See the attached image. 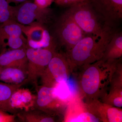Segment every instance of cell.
I'll list each match as a JSON object with an SVG mask.
<instances>
[{"instance_id": "7402d4cb", "label": "cell", "mask_w": 122, "mask_h": 122, "mask_svg": "<svg viewBox=\"0 0 122 122\" xmlns=\"http://www.w3.org/2000/svg\"><path fill=\"white\" fill-rule=\"evenodd\" d=\"M54 1L56 4L60 6L70 7L79 3L89 1L90 0H54Z\"/></svg>"}, {"instance_id": "3957f363", "label": "cell", "mask_w": 122, "mask_h": 122, "mask_svg": "<svg viewBox=\"0 0 122 122\" xmlns=\"http://www.w3.org/2000/svg\"><path fill=\"white\" fill-rule=\"evenodd\" d=\"M85 33L99 37L105 26L89 1L79 3L69 7L66 11Z\"/></svg>"}, {"instance_id": "52a82bcc", "label": "cell", "mask_w": 122, "mask_h": 122, "mask_svg": "<svg viewBox=\"0 0 122 122\" xmlns=\"http://www.w3.org/2000/svg\"><path fill=\"white\" fill-rule=\"evenodd\" d=\"M55 33L59 45L69 50L85 36V33L66 12L57 21Z\"/></svg>"}, {"instance_id": "ba28073f", "label": "cell", "mask_w": 122, "mask_h": 122, "mask_svg": "<svg viewBox=\"0 0 122 122\" xmlns=\"http://www.w3.org/2000/svg\"><path fill=\"white\" fill-rule=\"evenodd\" d=\"M55 88L42 86L38 91L37 96L31 108L53 116H59L64 113L68 105L57 96Z\"/></svg>"}, {"instance_id": "603a6c76", "label": "cell", "mask_w": 122, "mask_h": 122, "mask_svg": "<svg viewBox=\"0 0 122 122\" xmlns=\"http://www.w3.org/2000/svg\"><path fill=\"white\" fill-rule=\"evenodd\" d=\"M16 115L0 109V122H14Z\"/></svg>"}, {"instance_id": "30bf717a", "label": "cell", "mask_w": 122, "mask_h": 122, "mask_svg": "<svg viewBox=\"0 0 122 122\" xmlns=\"http://www.w3.org/2000/svg\"><path fill=\"white\" fill-rule=\"evenodd\" d=\"M21 26L23 33L27 37L28 47L37 49L57 45L45 26H26L22 25Z\"/></svg>"}, {"instance_id": "d4e9b609", "label": "cell", "mask_w": 122, "mask_h": 122, "mask_svg": "<svg viewBox=\"0 0 122 122\" xmlns=\"http://www.w3.org/2000/svg\"><path fill=\"white\" fill-rule=\"evenodd\" d=\"M7 1L10 3L11 2H13V3H15V4H20L25 1L26 0H7Z\"/></svg>"}, {"instance_id": "ffe728a7", "label": "cell", "mask_w": 122, "mask_h": 122, "mask_svg": "<svg viewBox=\"0 0 122 122\" xmlns=\"http://www.w3.org/2000/svg\"><path fill=\"white\" fill-rule=\"evenodd\" d=\"M100 99L101 102L111 106L121 108L122 107V86L110 85L109 91Z\"/></svg>"}, {"instance_id": "2e32d148", "label": "cell", "mask_w": 122, "mask_h": 122, "mask_svg": "<svg viewBox=\"0 0 122 122\" xmlns=\"http://www.w3.org/2000/svg\"><path fill=\"white\" fill-rule=\"evenodd\" d=\"M27 70L17 67L2 68L0 71V81L18 85L27 83Z\"/></svg>"}, {"instance_id": "9c48e42d", "label": "cell", "mask_w": 122, "mask_h": 122, "mask_svg": "<svg viewBox=\"0 0 122 122\" xmlns=\"http://www.w3.org/2000/svg\"><path fill=\"white\" fill-rule=\"evenodd\" d=\"M105 23L113 26L122 18V0H90Z\"/></svg>"}, {"instance_id": "4fadbf2b", "label": "cell", "mask_w": 122, "mask_h": 122, "mask_svg": "<svg viewBox=\"0 0 122 122\" xmlns=\"http://www.w3.org/2000/svg\"><path fill=\"white\" fill-rule=\"evenodd\" d=\"M26 49H10L0 54V68L13 67L27 70Z\"/></svg>"}, {"instance_id": "6da1fadb", "label": "cell", "mask_w": 122, "mask_h": 122, "mask_svg": "<svg viewBox=\"0 0 122 122\" xmlns=\"http://www.w3.org/2000/svg\"><path fill=\"white\" fill-rule=\"evenodd\" d=\"M119 60L113 62L102 59L82 66L78 79L80 97L85 102L99 99L106 93Z\"/></svg>"}, {"instance_id": "d6986e66", "label": "cell", "mask_w": 122, "mask_h": 122, "mask_svg": "<svg viewBox=\"0 0 122 122\" xmlns=\"http://www.w3.org/2000/svg\"><path fill=\"white\" fill-rule=\"evenodd\" d=\"M35 98H33L30 92L26 90H18L12 96L11 103L14 109L20 111L19 109L29 107L33 104Z\"/></svg>"}, {"instance_id": "7c38bea8", "label": "cell", "mask_w": 122, "mask_h": 122, "mask_svg": "<svg viewBox=\"0 0 122 122\" xmlns=\"http://www.w3.org/2000/svg\"><path fill=\"white\" fill-rule=\"evenodd\" d=\"M67 105L65 111L64 121L66 122H98L100 120L87 110L86 103L80 97Z\"/></svg>"}, {"instance_id": "44dd1931", "label": "cell", "mask_w": 122, "mask_h": 122, "mask_svg": "<svg viewBox=\"0 0 122 122\" xmlns=\"http://www.w3.org/2000/svg\"><path fill=\"white\" fill-rule=\"evenodd\" d=\"M7 0H0V24L14 20L12 6Z\"/></svg>"}, {"instance_id": "ac0fdd59", "label": "cell", "mask_w": 122, "mask_h": 122, "mask_svg": "<svg viewBox=\"0 0 122 122\" xmlns=\"http://www.w3.org/2000/svg\"><path fill=\"white\" fill-rule=\"evenodd\" d=\"M16 115L22 122H56L55 116L49 115L41 111L32 108L28 110L20 111Z\"/></svg>"}, {"instance_id": "9a60e30c", "label": "cell", "mask_w": 122, "mask_h": 122, "mask_svg": "<svg viewBox=\"0 0 122 122\" xmlns=\"http://www.w3.org/2000/svg\"><path fill=\"white\" fill-rule=\"evenodd\" d=\"M9 84L0 81V109L16 115L19 111L14 109L11 103V99L15 92L25 84Z\"/></svg>"}, {"instance_id": "277c9868", "label": "cell", "mask_w": 122, "mask_h": 122, "mask_svg": "<svg viewBox=\"0 0 122 122\" xmlns=\"http://www.w3.org/2000/svg\"><path fill=\"white\" fill-rule=\"evenodd\" d=\"M14 20L26 26H45L52 17V11L49 8H41L30 0L12 6Z\"/></svg>"}, {"instance_id": "4316f807", "label": "cell", "mask_w": 122, "mask_h": 122, "mask_svg": "<svg viewBox=\"0 0 122 122\" xmlns=\"http://www.w3.org/2000/svg\"></svg>"}, {"instance_id": "cb8c5ba5", "label": "cell", "mask_w": 122, "mask_h": 122, "mask_svg": "<svg viewBox=\"0 0 122 122\" xmlns=\"http://www.w3.org/2000/svg\"><path fill=\"white\" fill-rule=\"evenodd\" d=\"M34 2L41 8H45L48 7L52 4L54 0H34Z\"/></svg>"}, {"instance_id": "8992f818", "label": "cell", "mask_w": 122, "mask_h": 122, "mask_svg": "<svg viewBox=\"0 0 122 122\" xmlns=\"http://www.w3.org/2000/svg\"><path fill=\"white\" fill-rule=\"evenodd\" d=\"M57 45L47 48L34 49L28 47L26 55L28 59L27 83L37 85L38 79L41 77L56 52Z\"/></svg>"}, {"instance_id": "8fae6325", "label": "cell", "mask_w": 122, "mask_h": 122, "mask_svg": "<svg viewBox=\"0 0 122 122\" xmlns=\"http://www.w3.org/2000/svg\"><path fill=\"white\" fill-rule=\"evenodd\" d=\"M85 103L87 110L100 122H122L121 108L108 105L99 99H94Z\"/></svg>"}, {"instance_id": "5b68a950", "label": "cell", "mask_w": 122, "mask_h": 122, "mask_svg": "<svg viewBox=\"0 0 122 122\" xmlns=\"http://www.w3.org/2000/svg\"><path fill=\"white\" fill-rule=\"evenodd\" d=\"M72 72L65 53L56 51L40 77L42 86L55 88L67 82Z\"/></svg>"}, {"instance_id": "7a4b0ae2", "label": "cell", "mask_w": 122, "mask_h": 122, "mask_svg": "<svg viewBox=\"0 0 122 122\" xmlns=\"http://www.w3.org/2000/svg\"><path fill=\"white\" fill-rule=\"evenodd\" d=\"M112 26L105 23L99 37L85 36L65 54L72 72L75 68L94 63L102 59L107 45L115 32Z\"/></svg>"}, {"instance_id": "5bb4252c", "label": "cell", "mask_w": 122, "mask_h": 122, "mask_svg": "<svg viewBox=\"0 0 122 122\" xmlns=\"http://www.w3.org/2000/svg\"><path fill=\"white\" fill-rule=\"evenodd\" d=\"M23 35L21 25L13 20L0 25V54L6 50V44Z\"/></svg>"}, {"instance_id": "484cf974", "label": "cell", "mask_w": 122, "mask_h": 122, "mask_svg": "<svg viewBox=\"0 0 122 122\" xmlns=\"http://www.w3.org/2000/svg\"><path fill=\"white\" fill-rule=\"evenodd\" d=\"M1 68H0V71L1 70Z\"/></svg>"}, {"instance_id": "e0dca14e", "label": "cell", "mask_w": 122, "mask_h": 122, "mask_svg": "<svg viewBox=\"0 0 122 122\" xmlns=\"http://www.w3.org/2000/svg\"><path fill=\"white\" fill-rule=\"evenodd\" d=\"M122 56V32H115L107 45L102 60L113 62L119 60Z\"/></svg>"}]
</instances>
